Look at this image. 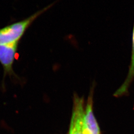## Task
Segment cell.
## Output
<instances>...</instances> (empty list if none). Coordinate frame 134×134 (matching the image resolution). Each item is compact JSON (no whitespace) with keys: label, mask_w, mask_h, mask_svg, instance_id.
<instances>
[{"label":"cell","mask_w":134,"mask_h":134,"mask_svg":"<svg viewBox=\"0 0 134 134\" xmlns=\"http://www.w3.org/2000/svg\"><path fill=\"white\" fill-rule=\"evenodd\" d=\"M54 4V3L39 10L26 19L0 29V45L19 41L34 21L40 15L51 8Z\"/></svg>","instance_id":"6da1fadb"},{"label":"cell","mask_w":134,"mask_h":134,"mask_svg":"<svg viewBox=\"0 0 134 134\" xmlns=\"http://www.w3.org/2000/svg\"><path fill=\"white\" fill-rule=\"evenodd\" d=\"M83 123L85 127L90 134H100V129L93 111V93L92 91L88 97L85 109Z\"/></svg>","instance_id":"277c9868"},{"label":"cell","mask_w":134,"mask_h":134,"mask_svg":"<svg viewBox=\"0 0 134 134\" xmlns=\"http://www.w3.org/2000/svg\"><path fill=\"white\" fill-rule=\"evenodd\" d=\"M134 79V25L132 35V51L131 64L126 79L120 87L115 91L114 94L115 97H120L124 96L128 92V89L131 82Z\"/></svg>","instance_id":"5b68a950"},{"label":"cell","mask_w":134,"mask_h":134,"mask_svg":"<svg viewBox=\"0 0 134 134\" xmlns=\"http://www.w3.org/2000/svg\"><path fill=\"white\" fill-rule=\"evenodd\" d=\"M84 100L82 97H74L69 134H90L86 131L83 123Z\"/></svg>","instance_id":"7a4b0ae2"},{"label":"cell","mask_w":134,"mask_h":134,"mask_svg":"<svg viewBox=\"0 0 134 134\" xmlns=\"http://www.w3.org/2000/svg\"></svg>","instance_id":"8992f818"},{"label":"cell","mask_w":134,"mask_h":134,"mask_svg":"<svg viewBox=\"0 0 134 134\" xmlns=\"http://www.w3.org/2000/svg\"><path fill=\"white\" fill-rule=\"evenodd\" d=\"M19 41L14 43L0 45V63L3 67L4 76L15 75L13 71V64Z\"/></svg>","instance_id":"3957f363"}]
</instances>
